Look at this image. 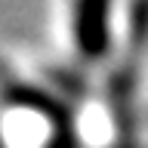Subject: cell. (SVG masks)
Returning a JSON list of instances; mask_svg holds the SVG:
<instances>
[{
    "label": "cell",
    "mask_w": 148,
    "mask_h": 148,
    "mask_svg": "<svg viewBox=\"0 0 148 148\" xmlns=\"http://www.w3.org/2000/svg\"><path fill=\"white\" fill-rule=\"evenodd\" d=\"M111 0H77L74 9V40L83 59H102L108 49Z\"/></svg>",
    "instance_id": "6da1fadb"
}]
</instances>
